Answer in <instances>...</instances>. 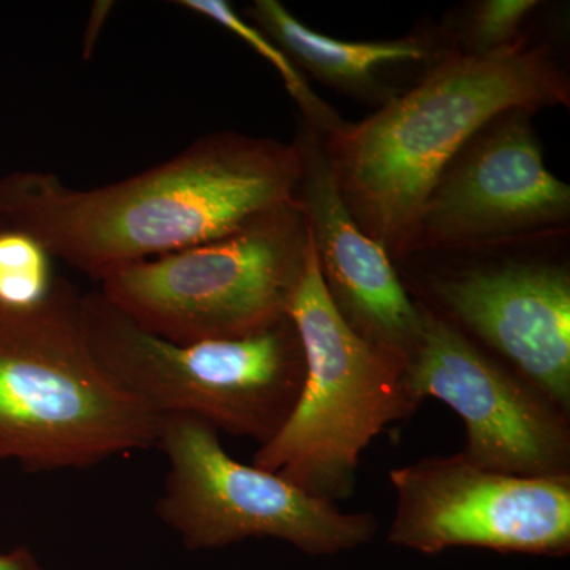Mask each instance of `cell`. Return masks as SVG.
<instances>
[{"label": "cell", "instance_id": "6da1fadb", "mask_svg": "<svg viewBox=\"0 0 570 570\" xmlns=\"http://www.w3.org/2000/svg\"><path fill=\"white\" fill-rule=\"evenodd\" d=\"M299 178L296 145L213 134L167 163L92 189L67 186L51 171H14L0 179V216L100 283L124 266L234 234L294 202Z\"/></svg>", "mask_w": 570, "mask_h": 570}, {"label": "cell", "instance_id": "7a4b0ae2", "mask_svg": "<svg viewBox=\"0 0 570 570\" xmlns=\"http://www.w3.org/2000/svg\"><path fill=\"white\" fill-rule=\"evenodd\" d=\"M569 104L564 73L521 40L450 58L365 121L347 124L325 149L356 223L400 255L442 176L475 135L509 111Z\"/></svg>", "mask_w": 570, "mask_h": 570}, {"label": "cell", "instance_id": "3957f363", "mask_svg": "<svg viewBox=\"0 0 570 570\" xmlns=\"http://www.w3.org/2000/svg\"><path fill=\"white\" fill-rule=\"evenodd\" d=\"M80 302L59 277L39 309L0 317V460L62 471L156 448L164 417L97 362Z\"/></svg>", "mask_w": 570, "mask_h": 570}, {"label": "cell", "instance_id": "277c9868", "mask_svg": "<svg viewBox=\"0 0 570 570\" xmlns=\"http://www.w3.org/2000/svg\"><path fill=\"white\" fill-rule=\"evenodd\" d=\"M288 318L305 355V382L291 417L261 445L254 466L335 502L354 489L367 445L419 401L409 389L406 356L363 340L336 309L311 235Z\"/></svg>", "mask_w": 570, "mask_h": 570}, {"label": "cell", "instance_id": "5b68a950", "mask_svg": "<svg viewBox=\"0 0 570 570\" xmlns=\"http://www.w3.org/2000/svg\"><path fill=\"white\" fill-rule=\"evenodd\" d=\"M100 366L160 417L189 415L265 444L294 411L305 355L291 318L239 340L178 344L146 332L99 292L81 295Z\"/></svg>", "mask_w": 570, "mask_h": 570}, {"label": "cell", "instance_id": "8992f818", "mask_svg": "<svg viewBox=\"0 0 570 570\" xmlns=\"http://www.w3.org/2000/svg\"><path fill=\"white\" fill-rule=\"evenodd\" d=\"M307 249L295 198L224 238L124 266L100 281V294L171 343L239 340L287 321Z\"/></svg>", "mask_w": 570, "mask_h": 570}, {"label": "cell", "instance_id": "52a82bcc", "mask_svg": "<svg viewBox=\"0 0 570 570\" xmlns=\"http://www.w3.org/2000/svg\"><path fill=\"white\" fill-rule=\"evenodd\" d=\"M156 448L168 463L156 513L187 549L272 538L313 557H330L358 549L376 534L370 513L343 512L276 472L232 459L204 420L167 415Z\"/></svg>", "mask_w": 570, "mask_h": 570}, {"label": "cell", "instance_id": "ba28073f", "mask_svg": "<svg viewBox=\"0 0 570 570\" xmlns=\"http://www.w3.org/2000/svg\"><path fill=\"white\" fill-rule=\"evenodd\" d=\"M396 510L389 540L438 554L455 547L562 557L570 551V479L521 478L459 455L390 472Z\"/></svg>", "mask_w": 570, "mask_h": 570}, {"label": "cell", "instance_id": "9c48e42d", "mask_svg": "<svg viewBox=\"0 0 570 570\" xmlns=\"http://www.w3.org/2000/svg\"><path fill=\"white\" fill-rule=\"evenodd\" d=\"M407 382L419 403L438 397L460 415L466 426L461 453L475 466L521 478L568 474L569 431L558 407L428 309Z\"/></svg>", "mask_w": 570, "mask_h": 570}, {"label": "cell", "instance_id": "30bf717a", "mask_svg": "<svg viewBox=\"0 0 570 570\" xmlns=\"http://www.w3.org/2000/svg\"><path fill=\"white\" fill-rule=\"evenodd\" d=\"M570 187L551 174L528 111L499 116L434 187L415 246L501 242L564 223Z\"/></svg>", "mask_w": 570, "mask_h": 570}, {"label": "cell", "instance_id": "8fae6325", "mask_svg": "<svg viewBox=\"0 0 570 570\" xmlns=\"http://www.w3.org/2000/svg\"><path fill=\"white\" fill-rule=\"evenodd\" d=\"M295 145L302 157L296 204L330 298L356 335L409 358L422 332L423 307L409 298L385 247L356 223L321 135L307 127Z\"/></svg>", "mask_w": 570, "mask_h": 570}, {"label": "cell", "instance_id": "7c38bea8", "mask_svg": "<svg viewBox=\"0 0 570 570\" xmlns=\"http://www.w3.org/2000/svg\"><path fill=\"white\" fill-rule=\"evenodd\" d=\"M453 317L510 360L553 406L570 404V277L560 266L505 264L436 285Z\"/></svg>", "mask_w": 570, "mask_h": 570}, {"label": "cell", "instance_id": "4fadbf2b", "mask_svg": "<svg viewBox=\"0 0 570 570\" xmlns=\"http://www.w3.org/2000/svg\"><path fill=\"white\" fill-rule=\"evenodd\" d=\"M247 14L298 67L335 85H366L384 66L428 58L426 45L412 37L389 41L333 39L307 28L277 0H255Z\"/></svg>", "mask_w": 570, "mask_h": 570}, {"label": "cell", "instance_id": "5bb4252c", "mask_svg": "<svg viewBox=\"0 0 570 570\" xmlns=\"http://www.w3.org/2000/svg\"><path fill=\"white\" fill-rule=\"evenodd\" d=\"M178 6L223 26L228 32L245 41L247 47L261 55L269 66L275 67L277 75L284 82L285 91L288 92L296 107L303 112L307 126L314 132L318 135L322 132L332 137L346 126L341 116L314 92L305 75L288 58L287 52L275 40L269 39L265 32H262L257 26L245 20L242 14L236 13L230 3L225 2V0H181Z\"/></svg>", "mask_w": 570, "mask_h": 570}, {"label": "cell", "instance_id": "9a60e30c", "mask_svg": "<svg viewBox=\"0 0 570 570\" xmlns=\"http://www.w3.org/2000/svg\"><path fill=\"white\" fill-rule=\"evenodd\" d=\"M55 258L28 232L0 227V317L24 316L55 294Z\"/></svg>", "mask_w": 570, "mask_h": 570}, {"label": "cell", "instance_id": "2e32d148", "mask_svg": "<svg viewBox=\"0 0 570 570\" xmlns=\"http://www.w3.org/2000/svg\"><path fill=\"white\" fill-rule=\"evenodd\" d=\"M538 6L535 0H485L480 3L471 26L474 52H490L519 41L520 26Z\"/></svg>", "mask_w": 570, "mask_h": 570}, {"label": "cell", "instance_id": "e0dca14e", "mask_svg": "<svg viewBox=\"0 0 570 570\" xmlns=\"http://www.w3.org/2000/svg\"><path fill=\"white\" fill-rule=\"evenodd\" d=\"M0 570H40L31 553L17 550L10 554H0Z\"/></svg>", "mask_w": 570, "mask_h": 570}, {"label": "cell", "instance_id": "ac0fdd59", "mask_svg": "<svg viewBox=\"0 0 570 570\" xmlns=\"http://www.w3.org/2000/svg\"><path fill=\"white\" fill-rule=\"evenodd\" d=\"M6 220L2 219V216H0V227H2V225H6Z\"/></svg>", "mask_w": 570, "mask_h": 570}]
</instances>
